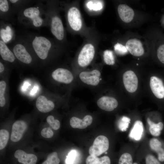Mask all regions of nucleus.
Instances as JSON below:
<instances>
[{"label": "nucleus", "instance_id": "obj_1", "mask_svg": "<svg viewBox=\"0 0 164 164\" xmlns=\"http://www.w3.org/2000/svg\"><path fill=\"white\" fill-rule=\"evenodd\" d=\"M32 45L38 56L42 60L47 57L52 46L49 39L41 36H35L32 41Z\"/></svg>", "mask_w": 164, "mask_h": 164}, {"label": "nucleus", "instance_id": "obj_2", "mask_svg": "<svg viewBox=\"0 0 164 164\" xmlns=\"http://www.w3.org/2000/svg\"><path fill=\"white\" fill-rule=\"evenodd\" d=\"M109 147V142L107 138L104 135H99L89 148V153L90 155L97 156L107 151Z\"/></svg>", "mask_w": 164, "mask_h": 164}, {"label": "nucleus", "instance_id": "obj_3", "mask_svg": "<svg viewBox=\"0 0 164 164\" xmlns=\"http://www.w3.org/2000/svg\"><path fill=\"white\" fill-rule=\"evenodd\" d=\"M95 49L94 46L91 43L85 44L81 50L78 58V63L81 67L88 65L94 58Z\"/></svg>", "mask_w": 164, "mask_h": 164}, {"label": "nucleus", "instance_id": "obj_4", "mask_svg": "<svg viewBox=\"0 0 164 164\" xmlns=\"http://www.w3.org/2000/svg\"><path fill=\"white\" fill-rule=\"evenodd\" d=\"M23 14L35 27H39L43 25L44 20L41 16V11L39 8L31 7L26 8L23 10Z\"/></svg>", "mask_w": 164, "mask_h": 164}, {"label": "nucleus", "instance_id": "obj_5", "mask_svg": "<svg viewBox=\"0 0 164 164\" xmlns=\"http://www.w3.org/2000/svg\"><path fill=\"white\" fill-rule=\"evenodd\" d=\"M67 20L71 28L74 30L78 31L81 28L82 21L79 10L75 7L70 8L67 14Z\"/></svg>", "mask_w": 164, "mask_h": 164}, {"label": "nucleus", "instance_id": "obj_6", "mask_svg": "<svg viewBox=\"0 0 164 164\" xmlns=\"http://www.w3.org/2000/svg\"><path fill=\"white\" fill-rule=\"evenodd\" d=\"M123 81L125 89L129 92L134 93L137 89L138 78L134 71L129 70L125 72L123 75Z\"/></svg>", "mask_w": 164, "mask_h": 164}, {"label": "nucleus", "instance_id": "obj_7", "mask_svg": "<svg viewBox=\"0 0 164 164\" xmlns=\"http://www.w3.org/2000/svg\"><path fill=\"white\" fill-rule=\"evenodd\" d=\"M51 31L53 35L58 40H62L64 36V29L62 21L57 15H54L51 19Z\"/></svg>", "mask_w": 164, "mask_h": 164}, {"label": "nucleus", "instance_id": "obj_8", "mask_svg": "<svg viewBox=\"0 0 164 164\" xmlns=\"http://www.w3.org/2000/svg\"><path fill=\"white\" fill-rule=\"evenodd\" d=\"M13 51L15 56L19 61L26 64H29L32 59L26 47L22 43H18L13 47Z\"/></svg>", "mask_w": 164, "mask_h": 164}, {"label": "nucleus", "instance_id": "obj_9", "mask_svg": "<svg viewBox=\"0 0 164 164\" xmlns=\"http://www.w3.org/2000/svg\"><path fill=\"white\" fill-rule=\"evenodd\" d=\"M100 72L94 70L91 71H83L79 75L81 80L84 83L92 86L97 85L100 80Z\"/></svg>", "mask_w": 164, "mask_h": 164}, {"label": "nucleus", "instance_id": "obj_10", "mask_svg": "<svg viewBox=\"0 0 164 164\" xmlns=\"http://www.w3.org/2000/svg\"><path fill=\"white\" fill-rule=\"evenodd\" d=\"M26 122L22 120L15 121L12 125L11 140L13 142H17L22 138L24 133L27 128Z\"/></svg>", "mask_w": 164, "mask_h": 164}, {"label": "nucleus", "instance_id": "obj_11", "mask_svg": "<svg viewBox=\"0 0 164 164\" xmlns=\"http://www.w3.org/2000/svg\"><path fill=\"white\" fill-rule=\"evenodd\" d=\"M52 76L55 80L59 82L69 84L73 80L72 74L68 70L63 68H58L52 73Z\"/></svg>", "mask_w": 164, "mask_h": 164}, {"label": "nucleus", "instance_id": "obj_12", "mask_svg": "<svg viewBox=\"0 0 164 164\" xmlns=\"http://www.w3.org/2000/svg\"><path fill=\"white\" fill-rule=\"evenodd\" d=\"M150 86L151 89L155 96L159 99L164 97V85L162 80L156 76L150 78Z\"/></svg>", "mask_w": 164, "mask_h": 164}, {"label": "nucleus", "instance_id": "obj_13", "mask_svg": "<svg viewBox=\"0 0 164 164\" xmlns=\"http://www.w3.org/2000/svg\"><path fill=\"white\" fill-rule=\"evenodd\" d=\"M97 103L100 108L108 111H113L118 105L116 99L108 96H103L100 98L97 101Z\"/></svg>", "mask_w": 164, "mask_h": 164}, {"label": "nucleus", "instance_id": "obj_14", "mask_svg": "<svg viewBox=\"0 0 164 164\" xmlns=\"http://www.w3.org/2000/svg\"><path fill=\"white\" fill-rule=\"evenodd\" d=\"M128 50L132 55L136 56H142L144 53V50L141 41L137 39L128 40L126 44Z\"/></svg>", "mask_w": 164, "mask_h": 164}, {"label": "nucleus", "instance_id": "obj_15", "mask_svg": "<svg viewBox=\"0 0 164 164\" xmlns=\"http://www.w3.org/2000/svg\"><path fill=\"white\" fill-rule=\"evenodd\" d=\"M14 156L19 162L23 164H36L37 160L35 155L27 153L21 149L16 151Z\"/></svg>", "mask_w": 164, "mask_h": 164}, {"label": "nucleus", "instance_id": "obj_16", "mask_svg": "<svg viewBox=\"0 0 164 164\" xmlns=\"http://www.w3.org/2000/svg\"><path fill=\"white\" fill-rule=\"evenodd\" d=\"M36 106L39 111L43 113H46L52 110L54 107L53 102L48 100L45 96L41 95L36 100Z\"/></svg>", "mask_w": 164, "mask_h": 164}, {"label": "nucleus", "instance_id": "obj_17", "mask_svg": "<svg viewBox=\"0 0 164 164\" xmlns=\"http://www.w3.org/2000/svg\"><path fill=\"white\" fill-rule=\"evenodd\" d=\"M118 11L120 18L124 22L129 23L133 19L134 16V11L128 5L120 4L118 6Z\"/></svg>", "mask_w": 164, "mask_h": 164}, {"label": "nucleus", "instance_id": "obj_18", "mask_svg": "<svg viewBox=\"0 0 164 164\" xmlns=\"http://www.w3.org/2000/svg\"><path fill=\"white\" fill-rule=\"evenodd\" d=\"M144 131L142 122L139 120L136 121L131 130L129 136L131 139L139 141L142 138Z\"/></svg>", "mask_w": 164, "mask_h": 164}, {"label": "nucleus", "instance_id": "obj_19", "mask_svg": "<svg viewBox=\"0 0 164 164\" xmlns=\"http://www.w3.org/2000/svg\"><path fill=\"white\" fill-rule=\"evenodd\" d=\"M151 149L155 152L158 156V159L160 162H164V149L162 148V143L158 139L152 138L149 141Z\"/></svg>", "mask_w": 164, "mask_h": 164}, {"label": "nucleus", "instance_id": "obj_20", "mask_svg": "<svg viewBox=\"0 0 164 164\" xmlns=\"http://www.w3.org/2000/svg\"><path fill=\"white\" fill-rule=\"evenodd\" d=\"M0 54L4 60L13 62L15 60L14 53L9 49L6 43L1 40H0Z\"/></svg>", "mask_w": 164, "mask_h": 164}, {"label": "nucleus", "instance_id": "obj_21", "mask_svg": "<svg viewBox=\"0 0 164 164\" xmlns=\"http://www.w3.org/2000/svg\"><path fill=\"white\" fill-rule=\"evenodd\" d=\"M86 164H111L110 158L107 156H104L100 158L97 156L90 155L86 158Z\"/></svg>", "mask_w": 164, "mask_h": 164}, {"label": "nucleus", "instance_id": "obj_22", "mask_svg": "<svg viewBox=\"0 0 164 164\" xmlns=\"http://www.w3.org/2000/svg\"><path fill=\"white\" fill-rule=\"evenodd\" d=\"M147 122L149 125V131L150 133L155 136H158L161 134V131L162 130L163 125L161 122L157 124L154 123L148 118Z\"/></svg>", "mask_w": 164, "mask_h": 164}, {"label": "nucleus", "instance_id": "obj_23", "mask_svg": "<svg viewBox=\"0 0 164 164\" xmlns=\"http://www.w3.org/2000/svg\"><path fill=\"white\" fill-rule=\"evenodd\" d=\"M0 34L1 40L6 43L11 40L13 34L10 26H7L5 28H1Z\"/></svg>", "mask_w": 164, "mask_h": 164}, {"label": "nucleus", "instance_id": "obj_24", "mask_svg": "<svg viewBox=\"0 0 164 164\" xmlns=\"http://www.w3.org/2000/svg\"><path fill=\"white\" fill-rule=\"evenodd\" d=\"M70 125L73 128L84 129L88 126L85 119H81L76 117H72L70 121Z\"/></svg>", "mask_w": 164, "mask_h": 164}, {"label": "nucleus", "instance_id": "obj_25", "mask_svg": "<svg viewBox=\"0 0 164 164\" xmlns=\"http://www.w3.org/2000/svg\"><path fill=\"white\" fill-rule=\"evenodd\" d=\"M87 7L90 10L99 11L103 7V4L100 0H90L86 4Z\"/></svg>", "mask_w": 164, "mask_h": 164}, {"label": "nucleus", "instance_id": "obj_26", "mask_svg": "<svg viewBox=\"0 0 164 164\" xmlns=\"http://www.w3.org/2000/svg\"><path fill=\"white\" fill-rule=\"evenodd\" d=\"M9 137L8 132L6 130L2 129L0 130V149H3L6 146Z\"/></svg>", "mask_w": 164, "mask_h": 164}, {"label": "nucleus", "instance_id": "obj_27", "mask_svg": "<svg viewBox=\"0 0 164 164\" xmlns=\"http://www.w3.org/2000/svg\"><path fill=\"white\" fill-rule=\"evenodd\" d=\"M60 162V159L57 153L54 152L50 154L47 156L46 159L42 164H59Z\"/></svg>", "mask_w": 164, "mask_h": 164}, {"label": "nucleus", "instance_id": "obj_28", "mask_svg": "<svg viewBox=\"0 0 164 164\" xmlns=\"http://www.w3.org/2000/svg\"><path fill=\"white\" fill-rule=\"evenodd\" d=\"M104 60L107 65H113L115 63V60L113 52L110 50H106L104 52Z\"/></svg>", "mask_w": 164, "mask_h": 164}, {"label": "nucleus", "instance_id": "obj_29", "mask_svg": "<svg viewBox=\"0 0 164 164\" xmlns=\"http://www.w3.org/2000/svg\"><path fill=\"white\" fill-rule=\"evenodd\" d=\"M133 162L132 155L128 153H125L120 156L118 164H133Z\"/></svg>", "mask_w": 164, "mask_h": 164}, {"label": "nucleus", "instance_id": "obj_30", "mask_svg": "<svg viewBox=\"0 0 164 164\" xmlns=\"http://www.w3.org/2000/svg\"><path fill=\"white\" fill-rule=\"evenodd\" d=\"M130 122V118L126 116H123L119 122L118 124L119 129L123 132L126 131L128 127Z\"/></svg>", "mask_w": 164, "mask_h": 164}, {"label": "nucleus", "instance_id": "obj_31", "mask_svg": "<svg viewBox=\"0 0 164 164\" xmlns=\"http://www.w3.org/2000/svg\"><path fill=\"white\" fill-rule=\"evenodd\" d=\"M6 88V84L4 80L0 81V106L3 107L5 104V100L4 96Z\"/></svg>", "mask_w": 164, "mask_h": 164}, {"label": "nucleus", "instance_id": "obj_32", "mask_svg": "<svg viewBox=\"0 0 164 164\" xmlns=\"http://www.w3.org/2000/svg\"><path fill=\"white\" fill-rule=\"evenodd\" d=\"M46 121L48 123L53 129L55 130H57L60 128V121L57 119H54V117L52 115L48 116Z\"/></svg>", "mask_w": 164, "mask_h": 164}, {"label": "nucleus", "instance_id": "obj_33", "mask_svg": "<svg viewBox=\"0 0 164 164\" xmlns=\"http://www.w3.org/2000/svg\"><path fill=\"white\" fill-rule=\"evenodd\" d=\"M77 152L75 150L71 151L68 153L66 160V164H74L77 158Z\"/></svg>", "mask_w": 164, "mask_h": 164}, {"label": "nucleus", "instance_id": "obj_34", "mask_svg": "<svg viewBox=\"0 0 164 164\" xmlns=\"http://www.w3.org/2000/svg\"><path fill=\"white\" fill-rule=\"evenodd\" d=\"M114 49L117 53L120 55L126 54L128 51L126 46L118 43L115 45Z\"/></svg>", "mask_w": 164, "mask_h": 164}, {"label": "nucleus", "instance_id": "obj_35", "mask_svg": "<svg viewBox=\"0 0 164 164\" xmlns=\"http://www.w3.org/2000/svg\"><path fill=\"white\" fill-rule=\"evenodd\" d=\"M145 164H161L160 161L154 155L149 154L145 157Z\"/></svg>", "mask_w": 164, "mask_h": 164}, {"label": "nucleus", "instance_id": "obj_36", "mask_svg": "<svg viewBox=\"0 0 164 164\" xmlns=\"http://www.w3.org/2000/svg\"><path fill=\"white\" fill-rule=\"evenodd\" d=\"M42 136L44 138H50L53 135V132L50 127L46 128L43 129L41 131Z\"/></svg>", "mask_w": 164, "mask_h": 164}, {"label": "nucleus", "instance_id": "obj_37", "mask_svg": "<svg viewBox=\"0 0 164 164\" xmlns=\"http://www.w3.org/2000/svg\"><path fill=\"white\" fill-rule=\"evenodd\" d=\"M9 4L7 0H0V10L1 12L3 13L7 12L9 11Z\"/></svg>", "mask_w": 164, "mask_h": 164}, {"label": "nucleus", "instance_id": "obj_38", "mask_svg": "<svg viewBox=\"0 0 164 164\" xmlns=\"http://www.w3.org/2000/svg\"><path fill=\"white\" fill-rule=\"evenodd\" d=\"M157 56L160 61L164 64V44L161 45L158 48Z\"/></svg>", "mask_w": 164, "mask_h": 164}, {"label": "nucleus", "instance_id": "obj_39", "mask_svg": "<svg viewBox=\"0 0 164 164\" xmlns=\"http://www.w3.org/2000/svg\"><path fill=\"white\" fill-rule=\"evenodd\" d=\"M4 70V67L3 64L1 62H0V72L2 73Z\"/></svg>", "mask_w": 164, "mask_h": 164}, {"label": "nucleus", "instance_id": "obj_40", "mask_svg": "<svg viewBox=\"0 0 164 164\" xmlns=\"http://www.w3.org/2000/svg\"><path fill=\"white\" fill-rule=\"evenodd\" d=\"M133 164H138V163H137V162H135L133 163Z\"/></svg>", "mask_w": 164, "mask_h": 164}]
</instances>
